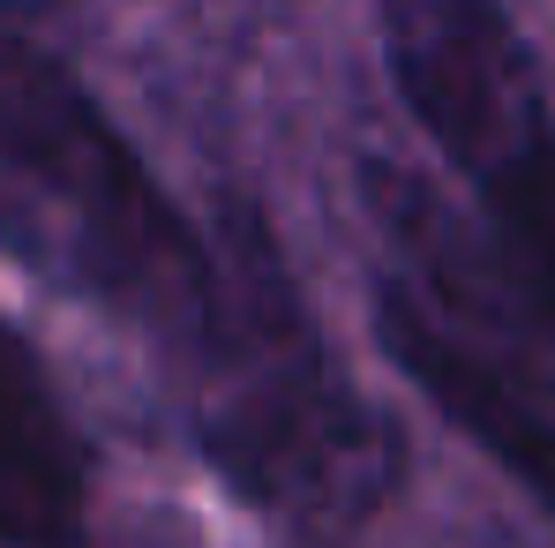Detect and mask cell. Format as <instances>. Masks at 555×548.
Here are the masks:
<instances>
[{
  "label": "cell",
  "mask_w": 555,
  "mask_h": 548,
  "mask_svg": "<svg viewBox=\"0 0 555 548\" xmlns=\"http://www.w3.org/2000/svg\"><path fill=\"white\" fill-rule=\"evenodd\" d=\"M361 188L398 248L390 278L375 285L383 354L555 511V346L526 323L503 278L473 293V256L451 241V218L436 195H421L383 166L361 174Z\"/></svg>",
  "instance_id": "4"
},
{
  "label": "cell",
  "mask_w": 555,
  "mask_h": 548,
  "mask_svg": "<svg viewBox=\"0 0 555 548\" xmlns=\"http://www.w3.org/2000/svg\"><path fill=\"white\" fill-rule=\"evenodd\" d=\"M218 308L195 346V444L278 534L338 548L398 488V436L331 361L256 211L225 203Z\"/></svg>",
  "instance_id": "1"
},
{
  "label": "cell",
  "mask_w": 555,
  "mask_h": 548,
  "mask_svg": "<svg viewBox=\"0 0 555 548\" xmlns=\"http://www.w3.org/2000/svg\"><path fill=\"white\" fill-rule=\"evenodd\" d=\"M383 61L421 136L488 218V264L555 346V113L503 0H375Z\"/></svg>",
  "instance_id": "3"
},
{
  "label": "cell",
  "mask_w": 555,
  "mask_h": 548,
  "mask_svg": "<svg viewBox=\"0 0 555 548\" xmlns=\"http://www.w3.org/2000/svg\"><path fill=\"white\" fill-rule=\"evenodd\" d=\"M0 248L53 293L195 354L218 308V248L151 181L98 98L0 23Z\"/></svg>",
  "instance_id": "2"
},
{
  "label": "cell",
  "mask_w": 555,
  "mask_h": 548,
  "mask_svg": "<svg viewBox=\"0 0 555 548\" xmlns=\"http://www.w3.org/2000/svg\"><path fill=\"white\" fill-rule=\"evenodd\" d=\"M91 466L38 354L0 316V548H68L83 534Z\"/></svg>",
  "instance_id": "5"
},
{
  "label": "cell",
  "mask_w": 555,
  "mask_h": 548,
  "mask_svg": "<svg viewBox=\"0 0 555 548\" xmlns=\"http://www.w3.org/2000/svg\"><path fill=\"white\" fill-rule=\"evenodd\" d=\"M46 0H0V23H23V15H38Z\"/></svg>",
  "instance_id": "6"
}]
</instances>
